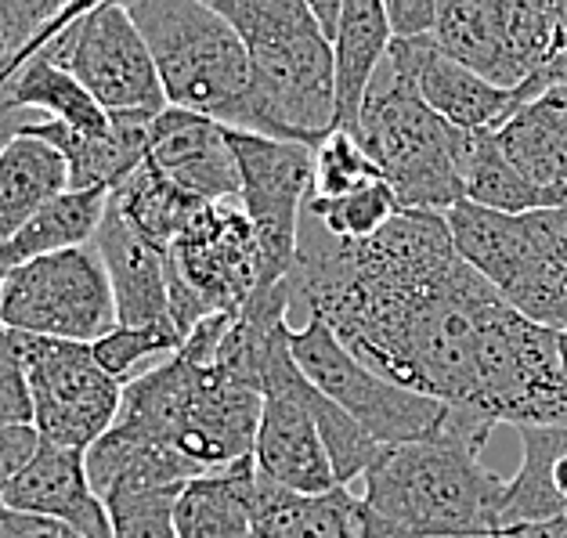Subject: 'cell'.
Wrapping results in <instances>:
<instances>
[{
  "label": "cell",
  "instance_id": "obj_1",
  "mask_svg": "<svg viewBox=\"0 0 567 538\" xmlns=\"http://www.w3.org/2000/svg\"><path fill=\"white\" fill-rule=\"evenodd\" d=\"M289 286L383 380L477 412L484 351L509 303L460 257L445 214L401 210L365 242L303 231Z\"/></svg>",
  "mask_w": 567,
  "mask_h": 538
},
{
  "label": "cell",
  "instance_id": "obj_2",
  "mask_svg": "<svg viewBox=\"0 0 567 538\" xmlns=\"http://www.w3.org/2000/svg\"><path fill=\"white\" fill-rule=\"evenodd\" d=\"M250 54V99L235 131L318 148L337 134V62L308 0H214Z\"/></svg>",
  "mask_w": 567,
  "mask_h": 538
},
{
  "label": "cell",
  "instance_id": "obj_3",
  "mask_svg": "<svg viewBox=\"0 0 567 538\" xmlns=\"http://www.w3.org/2000/svg\"><path fill=\"white\" fill-rule=\"evenodd\" d=\"M260 412V387L220 362L182 348L123 387L113 431L177 452L196 470L210 474L254 459Z\"/></svg>",
  "mask_w": 567,
  "mask_h": 538
},
{
  "label": "cell",
  "instance_id": "obj_4",
  "mask_svg": "<svg viewBox=\"0 0 567 538\" xmlns=\"http://www.w3.org/2000/svg\"><path fill=\"white\" fill-rule=\"evenodd\" d=\"M358 503L412 535L495 538L503 531L506 480L481 463V448L441 426L426 441L383 448Z\"/></svg>",
  "mask_w": 567,
  "mask_h": 538
},
{
  "label": "cell",
  "instance_id": "obj_5",
  "mask_svg": "<svg viewBox=\"0 0 567 538\" xmlns=\"http://www.w3.org/2000/svg\"><path fill=\"white\" fill-rule=\"evenodd\" d=\"M127 11L152 51L167 105L239 127L254 76L235 25L206 0H131Z\"/></svg>",
  "mask_w": 567,
  "mask_h": 538
},
{
  "label": "cell",
  "instance_id": "obj_6",
  "mask_svg": "<svg viewBox=\"0 0 567 538\" xmlns=\"http://www.w3.org/2000/svg\"><path fill=\"white\" fill-rule=\"evenodd\" d=\"M455 250L524 319L567 337V196L553 210L495 214L460 203L445 214Z\"/></svg>",
  "mask_w": 567,
  "mask_h": 538
},
{
  "label": "cell",
  "instance_id": "obj_7",
  "mask_svg": "<svg viewBox=\"0 0 567 538\" xmlns=\"http://www.w3.org/2000/svg\"><path fill=\"white\" fill-rule=\"evenodd\" d=\"M354 137L391 185L401 210L449 214L463 203L460 163L466 131L441 120L405 80L386 69V62L383 76L372 84Z\"/></svg>",
  "mask_w": 567,
  "mask_h": 538
},
{
  "label": "cell",
  "instance_id": "obj_8",
  "mask_svg": "<svg viewBox=\"0 0 567 538\" xmlns=\"http://www.w3.org/2000/svg\"><path fill=\"white\" fill-rule=\"evenodd\" d=\"M171 314L188 333L214 314H239L265 289V254L239 203H210L171 246Z\"/></svg>",
  "mask_w": 567,
  "mask_h": 538
},
{
  "label": "cell",
  "instance_id": "obj_9",
  "mask_svg": "<svg viewBox=\"0 0 567 538\" xmlns=\"http://www.w3.org/2000/svg\"><path fill=\"white\" fill-rule=\"evenodd\" d=\"M289 351H293L303 376L311 380V387L340 405L383 448L434 437L449 416V405L398 387L358 362L337 340L333 329L315 314H308L300 329H289Z\"/></svg>",
  "mask_w": 567,
  "mask_h": 538
},
{
  "label": "cell",
  "instance_id": "obj_10",
  "mask_svg": "<svg viewBox=\"0 0 567 538\" xmlns=\"http://www.w3.org/2000/svg\"><path fill=\"white\" fill-rule=\"evenodd\" d=\"M0 322L22 337L94 348L120 325L109 271L94 246L8 268Z\"/></svg>",
  "mask_w": 567,
  "mask_h": 538
},
{
  "label": "cell",
  "instance_id": "obj_11",
  "mask_svg": "<svg viewBox=\"0 0 567 538\" xmlns=\"http://www.w3.org/2000/svg\"><path fill=\"white\" fill-rule=\"evenodd\" d=\"M48 59L76 76L84 91L105 113H163V94L156 62L134 25L127 4H87L65 30L54 33Z\"/></svg>",
  "mask_w": 567,
  "mask_h": 538
},
{
  "label": "cell",
  "instance_id": "obj_12",
  "mask_svg": "<svg viewBox=\"0 0 567 538\" xmlns=\"http://www.w3.org/2000/svg\"><path fill=\"white\" fill-rule=\"evenodd\" d=\"M22 362L30 380L33 431L44 445L87 452L120 416L123 383L99 365L87 343L22 337Z\"/></svg>",
  "mask_w": 567,
  "mask_h": 538
},
{
  "label": "cell",
  "instance_id": "obj_13",
  "mask_svg": "<svg viewBox=\"0 0 567 538\" xmlns=\"http://www.w3.org/2000/svg\"><path fill=\"white\" fill-rule=\"evenodd\" d=\"M231 148L243 174L239 206L265 254V289H275L297 265L303 210L315 196V148L246 131H231Z\"/></svg>",
  "mask_w": 567,
  "mask_h": 538
},
{
  "label": "cell",
  "instance_id": "obj_14",
  "mask_svg": "<svg viewBox=\"0 0 567 538\" xmlns=\"http://www.w3.org/2000/svg\"><path fill=\"white\" fill-rule=\"evenodd\" d=\"M311 394L315 387L300 372L293 351H289L286 329L265 365V412H260L257 426L254 463L257 474L271 485L300 495H326L340 485L322 445V434H318Z\"/></svg>",
  "mask_w": 567,
  "mask_h": 538
},
{
  "label": "cell",
  "instance_id": "obj_15",
  "mask_svg": "<svg viewBox=\"0 0 567 538\" xmlns=\"http://www.w3.org/2000/svg\"><path fill=\"white\" fill-rule=\"evenodd\" d=\"M386 69L405 80L441 120L466 134H495L528 99V91H503L470 73L466 65L441 51L434 37L394 40L386 51Z\"/></svg>",
  "mask_w": 567,
  "mask_h": 538
},
{
  "label": "cell",
  "instance_id": "obj_16",
  "mask_svg": "<svg viewBox=\"0 0 567 538\" xmlns=\"http://www.w3.org/2000/svg\"><path fill=\"white\" fill-rule=\"evenodd\" d=\"M145 163L203 203H239L243 196L231 131L210 116L167 105L152 120Z\"/></svg>",
  "mask_w": 567,
  "mask_h": 538
},
{
  "label": "cell",
  "instance_id": "obj_17",
  "mask_svg": "<svg viewBox=\"0 0 567 538\" xmlns=\"http://www.w3.org/2000/svg\"><path fill=\"white\" fill-rule=\"evenodd\" d=\"M0 503L8 509H19V514L65 524V528H73L84 538H113L105 503L91 488L87 477V452L44 445L40 441L37 455L4 488Z\"/></svg>",
  "mask_w": 567,
  "mask_h": 538
},
{
  "label": "cell",
  "instance_id": "obj_18",
  "mask_svg": "<svg viewBox=\"0 0 567 538\" xmlns=\"http://www.w3.org/2000/svg\"><path fill=\"white\" fill-rule=\"evenodd\" d=\"M116 297V319L127 329L174 325L171 314V254L142 239L113 203L94 239ZM177 329V325H174Z\"/></svg>",
  "mask_w": 567,
  "mask_h": 538
},
{
  "label": "cell",
  "instance_id": "obj_19",
  "mask_svg": "<svg viewBox=\"0 0 567 538\" xmlns=\"http://www.w3.org/2000/svg\"><path fill=\"white\" fill-rule=\"evenodd\" d=\"M434 40L441 51L503 91H524L532 84L520 62L509 0H441Z\"/></svg>",
  "mask_w": 567,
  "mask_h": 538
},
{
  "label": "cell",
  "instance_id": "obj_20",
  "mask_svg": "<svg viewBox=\"0 0 567 538\" xmlns=\"http://www.w3.org/2000/svg\"><path fill=\"white\" fill-rule=\"evenodd\" d=\"M105 134H80L65 123L37 120L25 127V134L40 137V142L54 145L69 163V188H105L116 192L134 170L145 167L148 159V134L152 120L159 113H109Z\"/></svg>",
  "mask_w": 567,
  "mask_h": 538
},
{
  "label": "cell",
  "instance_id": "obj_21",
  "mask_svg": "<svg viewBox=\"0 0 567 538\" xmlns=\"http://www.w3.org/2000/svg\"><path fill=\"white\" fill-rule=\"evenodd\" d=\"M495 142L524 182L560 206L567 196V84L524 99L495 131Z\"/></svg>",
  "mask_w": 567,
  "mask_h": 538
},
{
  "label": "cell",
  "instance_id": "obj_22",
  "mask_svg": "<svg viewBox=\"0 0 567 538\" xmlns=\"http://www.w3.org/2000/svg\"><path fill=\"white\" fill-rule=\"evenodd\" d=\"M391 22H386L383 0H348L343 4V22L333 40V62H337V127L343 134H354L362 123L365 102L372 84L380 76V65L391 51Z\"/></svg>",
  "mask_w": 567,
  "mask_h": 538
},
{
  "label": "cell",
  "instance_id": "obj_23",
  "mask_svg": "<svg viewBox=\"0 0 567 538\" xmlns=\"http://www.w3.org/2000/svg\"><path fill=\"white\" fill-rule=\"evenodd\" d=\"M177 538H257V463L188 480L177 499Z\"/></svg>",
  "mask_w": 567,
  "mask_h": 538
},
{
  "label": "cell",
  "instance_id": "obj_24",
  "mask_svg": "<svg viewBox=\"0 0 567 538\" xmlns=\"http://www.w3.org/2000/svg\"><path fill=\"white\" fill-rule=\"evenodd\" d=\"M69 192V163L54 145L33 134L11 137L0 152V246Z\"/></svg>",
  "mask_w": 567,
  "mask_h": 538
},
{
  "label": "cell",
  "instance_id": "obj_25",
  "mask_svg": "<svg viewBox=\"0 0 567 538\" xmlns=\"http://www.w3.org/2000/svg\"><path fill=\"white\" fill-rule=\"evenodd\" d=\"M257 538H362L348 488L300 495L257 474Z\"/></svg>",
  "mask_w": 567,
  "mask_h": 538
},
{
  "label": "cell",
  "instance_id": "obj_26",
  "mask_svg": "<svg viewBox=\"0 0 567 538\" xmlns=\"http://www.w3.org/2000/svg\"><path fill=\"white\" fill-rule=\"evenodd\" d=\"M109 196H113V192H105V188H84V192L69 188L65 196H59L48 206V210H40L8 246H0V265L19 268L40 257L94 246L102 220L109 214Z\"/></svg>",
  "mask_w": 567,
  "mask_h": 538
},
{
  "label": "cell",
  "instance_id": "obj_27",
  "mask_svg": "<svg viewBox=\"0 0 567 538\" xmlns=\"http://www.w3.org/2000/svg\"><path fill=\"white\" fill-rule=\"evenodd\" d=\"M113 210L127 220L142 239H148L159 250H171L188 231V225L203 214V203L196 196H188L185 188H177L171 177H163L159 170H152L148 163L142 170H134L113 196Z\"/></svg>",
  "mask_w": 567,
  "mask_h": 538
},
{
  "label": "cell",
  "instance_id": "obj_28",
  "mask_svg": "<svg viewBox=\"0 0 567 538\" xmlns=\"http://www.w3.org/2000/svg\"><path fill=\"white\" fill-rule=\"evenodd\" d=\"M0 108H22V113H33L40 120L65 123V127H73L80 134H105L109 123H113V116L91 99L84 84L54 65L48 54H37L22 69Z\"/></svg>",
  "mask_w": 567,
  "mask_h": 538
},
{
  "label": "cell",
  "instance_id": "obj_29",
  "mask_svg": "<svg viewBox=\"0 0 567 538\" xmlns=\"http://www.w3.org/2000/svg\"><path fill=\"white\" fill-rule=\"evenodd\" d=\"M460 177H463V203H474L481 210L520 217L557 206L546 192H538L514 170V163L503 156L495 134H466Z\"/></svg>",
  "mask_w": 567,
  "mask_h": 538
},
{
  "label": "cell",
  "instance_id": "obj_30",
  "mask_svg": "<svg viewBox=\"0 0 567 538\" xmlns=\"http://www.w3.org/2000/svg\"><path fill=\"white\" fill-rule=\"evenodd\" d=\"M303 214H311V220L326 236H333L340 242H365L372 236H380L401 214V203L391 192V185L380 182L343 199H311Z\"/></svg>",
  "mask_w": 567,
  "mask_h": 538
},
{
  "label": "cell",
  "instance_id": "obj_31",
  "mask_svg": "<svg viewBox=\"0 0 567 538\" xmlns=\"http://www.w3.org/2000/svg\"><path fill=\"white\" fill-rule=\"evenodd\" d=\"M182 348H185V337L177 333L174 325H148V329L116 325L113 333L102 337L91 351H94V358H99V365L109 372V376L120 380L123 387H127L131 380H137L145 372L142 365H148V362L163 365Z\"/></svg>",
  "mask_w": 567,
  "mask_h": 538
},
{
  "label": "cell",
  "instance_id": "obj_32",
  "mask_svg": "<svg viewBox=\"0 0 567 538\" xmlns=\"http://www.w3.org/2000/svg\"><path fill=\"white\" fill-rule=\"evenodd\" d=\"M383 177L377 163L369 159L354 134H329L322 145L315 148V196L311 199H343L354 192H365L380 185Z\"/></svg>",
  "mask_w": 567,
  "mask_h": 538
},
{
  "label": "cell",
  "instance_id": "obj_33",
  "mask_svg": "<svg viewBox=\"0 0 567 538\" xmlns=\"http://www.w3.org/2000/svg\"><path fill=\"white\" fill-rule=\"evenodd\" d=\"M177 499L182 488H148L116 492L102 503L113 538H177Z\"/></svg>",
  "mask_w": 567,
  "mask_h": 538
},
{
  "label": "cell",
  "instance_id": "obj_34",
  "mask_svg": "<svg viewBox=\"0 0 567 538\" xmlns=\"http://www.w3.org/2000/svg\"><path fill=\"white\" fill-rule=\"evenodd\" d=\"M0 423L33 426L30 380H25L22 343L16 329L0 322Z\"/></svg>",
  "mask_w": 567,
  "mask_h": 538
},
{
  "label": "cell",
  "instance_id": "obj_35",
  "mask_svg": "<svg viewBox=\"0 0 567 538\" xmlns=\"http://www.w3.org/2000/svg\"><path fill=\"white\" fill-rule=\"evenodd\" d=\"M441 0H386V22L394 40H423L434 37Z\"/></svg>",
  "mask_w": 567,
  "mask_h": 538
},
{
  "label": "cell",
  "instance_id": "obj_36",
  "mask_svg": "<svg viewBox=\"0 0 567 538\" xmlns=\"http://www.w3.org/2000/svg\"><path fill=\"white\" fill-rule=\"evenodd\" d=\"M40 448V434L33 426H8L0 423V495L16 480V474L33 459Z\"/></svg>",
  "mask_w": 567,
  "mask_h": 538
},
{
  "label": "cell",
  "instance_id": "obj_37",
  "mask_svg": "<svg viewBox=\"0 0 567 538\" xmlns=\"http://www.w3.org/2000/svg\"><path fill=\"white\" fill-rule=\"evenodd\" d=\"M0 538H84V535H76L73 528H65V524L19 514V509H8L0 503Z\"/></svg>",
  "mask_w": 567,
  "mask_h": 538
},
{
  "label": "cell",
  "instance_id": "obj_38",
  "mask_svg": "<svg viewBox=\"0 0 567 538\" xmlns=\"http://www.w3.org/2000/svg\"><path fill=\"white\" fill-rule=\"evenodd\" d=\"M343 4H348V0H308L311 15H315V22H318V30L326 33L329 44H333L337 33H340V22H343Z\"/></svg>",
  "mask_w": 567,
  "mask_h": 538
},
{
  "label": "cell",
  "instance_id": "obj_39",
  "mask_svg": "<svg viewBox=\"0 0 567 538\" xmlns=\"http://www.w3.org/2000/svg\"><path fill=\"white\" fill-rule=\"evenodd\" d=\"M495 538H567V520L517 524V528H503Z\"/></svg>",
  "mask_w": 567,
  "mask_h": 538
},
{
  "label": "cell",
  "instance_id": "obj_40",
  "mask_svg": "<svg viewBox=\"0 0 567 538\" xmlns=\"http://www.w3.org/2000/svg\"><path fill=\"white\" fill-rule=\"evenodd\" d=\"M40 116L33 113H22V108H0V152L11 142V137H19L30 123H37Z\"/></svg>",
  "mask_w": 567,
  "mask_h": 538
},
{
  "label": "cell",
  "instance_id": "obj_41",
  "mask_svg": "<svg viewBox=\"0 0 567 538\" xmlns=\"http://www.w3.org/2000/svg\"><path fill=\"white\" fill-rule=\"evenodd\" d=\"M557 84H567V40H564V51H560V59L553 62V69L543 76V84H538V91H546V87H557Z\"/></svg>",
  "mask_w": 567,
  "mask_h": 538
},
{
  "label": "cell",
  "instance_id": "obj_42",
  "mask_svg": "<svg viewBox=\"0 0 567 538\" xmlns=\"http://www.w3.org/2000/svg\"><path fill=\"white\" fill-rule=\"evenodd\" d=\"M564 376H567V337H564Z\"/></svg>",
  "mask_w": 567,
  "mask_h": 538
}]
</instances>
